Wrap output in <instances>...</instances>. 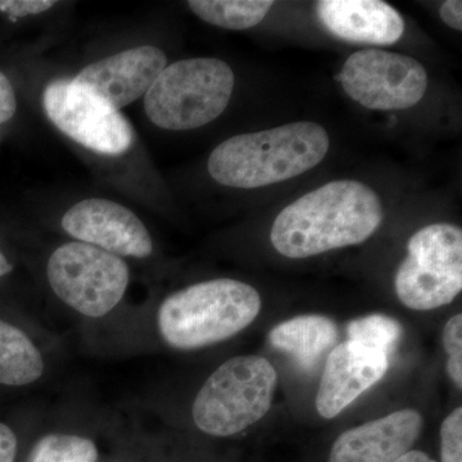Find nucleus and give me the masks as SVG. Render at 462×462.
Returning a JSON list of instances; mask_svg holds the SVG:
<instances>
[{
    "mask_svg": "<svg viewBox=\"0 0 462 462\" xmlns=\"http://www.w3.org/2000/svg\"><path fill=\"white\" fill-rule=\"evenodd\" d=\"M384 220L382 199L357 180H337L285 207L273 221V247L294 260L364 243Z\"/></svg>",
    "mask_w": 462,
    "mask_h": 462,
    "instance_id": "nucleus-1",
    "label": "nucleus"
},
{
    "mask_svg": "<svg viewBox=\"0 0 462 462\" xmlns=\"http://www.w3.org/2000/svg\"><path fill=\"white\" fill-rule=\"evenodd\" d=\"M329 147L321 125L300 121L226 139L209 156L208 172L224 187L256 189L310 171Z\"/></svg>",
    "mask_w": 462,
    "mask_h": 462,
    "instance_id": "nucleus-2",
    "label": "nucleus"
},
{
    "mask_svg": "<svg viewBox=\"0 0 462 462\" xmlns=\"http://www.w3.org/2000/svg\"><path fill=\"white\" fill-rule=\"evenodd\" d=\"M260 293L234 279H215L175 291L158 310V329L172 348L189 351L236 336L260 315Z\"/></svg>",
    "mask_w": 462,
    "mask_h": 462,
    "instance_id": "nucleus-3",
    "label": "nucleus"
},
{
    "mask_svg": "<svg viewBox=\"0 0 462 462\" xmlns=\"http://www.w3.org/2000/svg\"><path fill=\"white\" fill-rule=\"evenodd\" d=\"M234 84L233 69L218 58L178 60L165 67L145 94V114L161 129H199L224 114Z\"/></svg>",
    "mask_w": 462,
    "mask_h": 462,
    "instance_id": "nucleus-4",
    "label": "nucleus"
},
{
    "mask_svg": "<svg viewBox=\"0 0 462 462\" xmlns=\"http://www.w3.org/2000/svg\"><path fill=\"white\" fill-rule=\"evenodd\" d=\"M278 374L261 356H236L218 366L197 394L194 424L212 437H231L272 409Z\"/></svg>",
    "mask_w": 462,
    "mask_h": 462,
    "instance_id": "nucleus-5",
    "label": "nucleus"
},
{
    "mask_svg": "<svg viewBox=\"0 0 462 462\" xmlns=\"http://www.w3.org/2000/svg\"><path fill=\"white\" fill-rule=\"evenodd\" d=\"M398 300L415 311L448 305L462 289V231L454 224L428 225L407 243L394 276Z\"/></svg>",
    "mask_w": 462,
    "mask_h": 462,
    "instance_id": "nucleus-6",
    "label": "nucleus"
},
{
    "mask_svg": "<svg viewBox=\"0 0 462 462\" xmlns=\"http://www.w3.org/2000/svg\"><path fill=\"white\" fill-rule=\"evenodd\" d=\"M56 296L88 318H103L121 302L129 285V266L123 258L83 242L60 245L47 266Z\"/></svg>",
    "mask_w": 462,
    "mask_h": 462,
    "instance_id": "nucleus-7",
    "label": "nucleus"
},
{
    "mask_svg": "<svg viewBox=\"0 0 462 462\" xmlns=\"http://www.w3.org/2000/svg\"><path fill=\"white\" fill-rule=\"evenodd\" d=\"M42 107L60 132L90 151L118 156L133 145V126L125 116L74 79L48 85Z\"/></svg>",
    "mask_w": 462,
    "mask_h": 462,
    "instance_id": "nucleus-8",
    "label": "nucleus"
},
{
    "mask_svg": "<svg viewBox=\"0 0 462 462\" xmlns=\"http://www.w3.org/2000/svg\"><path fill=\"white\" fill-rule=\"evenodd\" d=\"M349 98L374 111H401L418 105L428 89V74L419 60L382 50L351 54L338 75Z\"/></svg>",
    "mask_w": 462,
    "mask_h": 462,
    "instance_id": "nucleus-9",
    "label": "nucleus"
},
{
    "mask_svg": "<svg viewBox=\"0 0 462 462\" xmlns=\"http://www.w3.org/2000/svg\"><path fill=\"white\" fill-rule=\"evenodd\" d=\"M62 227L75 239L118 257L145 258L153 252V242L141 218L114 200L76 203L63 216Z\"/></svg>",
    "mask_w": 462,
    "mask_h": 462,
    "instance_id": "nucleus-10",
    "label": "nucleus"
},
{
    "mask_svg": "<svg viewBox=\"0 0 462 462\" xmlns=\"http://www.w3.org/2000/svg\"><path fill=\"white\" fill-rule=\"evenodd\" d=\"M388 355L373 346L346 340L328 356L320 380L316 409L324 419H334L388 372Z\"/></svg>",
    "mask_w": 462,
    "mask_h": 462,
    "instance_id": "nucleus-11",
    "label": "nucleus"
},
{
    "mask_svg": "<svg viewBox=\"0 0 462 462\" xmlns=\"http://www.w3.org/2000/svg\"><path fill=\"white\" fill-rule=\"evenodd\" d=\"M166 66L160 48L142 45L91 63L74 80L120 109L145 96Z\"/></svg>",
    "mask_w": 462,
    "mask_h": 462,
    "instance_id": "nucleus-12",
    "label": "nucleus"
},
{
    "mask_svg": "<svg viewBox=\"0 0 462 462\" xmlns=\"http://www.w3.org/2000/svg\"><path fill=\"white\" fill-rule=\"evenodd\" d=\"M424 425L420 412L400 410L340 434L329 462H396L411 451Z\"/></svg>",
    "mask_w": 462,
    "mask_h": 462,
    "instance_id": "nucleus-13",
    "label": "nucleus"
},
{
    "mask_svg": "<svg viewBox=\"0 0 462 462\" xmlns=\"http://www.w3.org/2000/svg\"><path fill=\"white\" fill-rule=\"evenodd\" d=\"M316 14L331 35L360 44H396L406 27L396 9L380 0H321Z\"/></svg>",
    "mask_w": 462,
    "mask_h": 462,
    "instance_id": "nucleus-14",
    "label": "nucleus"
},
{
    "mask_svg": "<svg viewBox=\"0 0 462 462\" xmlns=\"http://www.w3.org/2000/svg\"><path fill=\"white\" fill-rule=\"evenodd\" d=\"M275 348L291 355L302 369H314L338 339L336 322L321 315H303L276 325L270 331Z\"/></svg>",
    "mask_w": 462,
    "mask_h": 462,
    "instance_id": "nucleus-15",
    "label": "nucleus"
},
{
    "mask_svg": "<svg viewBox=\"0 0 462 462\" xmlns=\"http://www.w3.org/2000/svg\"><path fill=\"white\" fill-rule=\"evenodd\" d=\"M44 373V360L38 346L14 325L0 320V384L23 387Z\"/></svg>",
    "mask_w": 462,
    "mask_h": 462,
    "instance_id": "nucleus-16",
    "label": "nucleus"
},
{
    "mask_svg": "<svg viewBox=\"0 0 462 462\" xmlns=\"http://www.w3.org/2000/svg\"><path fill=\"white\" fill-rule=\"evenodd\" d=\"M190 11L200 20L227 30L258 25L273 5L272 0H190Z\"/></svg>",
    "mask_w": 462,
    "mask_h": 462,
    "instance_id": "nucleus-17",
    "label": "nucleus"
},
{
    "mask_svg": "<svg viewBox=\"0 0 462 462\" xmlns=\"http://www.w3.org/2000/svg\"><path fill=\"white\" fill-rule=\"evenodd\" d=\"M98 449L89 438L48 434L33 446L27 462H97Z\"/></svg>",
    "mask_w": 462,
    "mask_h": 462,
    "instance_id": "nucleus-18",
    "label": "nucleus"
},
{
    "mask_svg": "<svg viewBox=\"0 0 462 462\" xmlns=\"http://www.w3.org/2000/svg\"><path fill=\"white\" fill-rule=\"evenodd\" d=\"M400 322L384 315H370L356 319L346 327V336L352 342L373 346L388 355L402 337Z\"/></svg>",
    "mask_w": 462,
    "mask_h": 462,
    "instance_id": "nucleus-19",
    "label": "nucleus"
},
{
    "mask_svg": "<svg viewBox=\"0 0 462 462\" xmlns=\"http://www.w3.org/2000/svg\"><path fill=\"white\" fill-rule=\"evenodd\" d=\"M443 346L447 360V372L456 387L462 388V315H455L443 329Z\"/></svg>",
    "mask_w": 462,
    "mask_h": 462,
    "instance_id": "nucleus-20",
    "label": "nucleus"
},
{
    "mask_svg": "<svg viewBox=\"0 0 462 462\" xmlns=\"http://www.w3.org/2000/svg\"><path fill=\"white\" fill-rule=\"evenodd\" d=\"M440 456L442 462H462V409L454 411L443 420L440 427Z\"/></svg>",
    "mask_w": 462,
    "mask_h": 462,
    "instance_id": "nucleus-21",
    "label": "nucleus"
},
{
    "mask_svg": "<svg viewBox=\"0 0 462 462\" xmlns=\"http://www.w3.org/2000/svg\"><path fill=\"white\" fill-rule=\"evenodd\" d=\"M56 5L51 0H0V11L7 14L12 20L42 14Z\"/></svg>",
    "mask_w": 462,
    "mask_h": 462,
    "instance_id": "nucleus-22",
    "label": "nucleus"
},
{
    "mask_svg": "<svg viewBox=\"0 0 462 462\" xmlns=\"http://www.w3.org/2000/svg\"><path fill=\"white\" fill-rule=\"evenodd\" d=\"M17 100L7 76L0 72V125L7 123L16 114Z\"/></svg>",
    "mask_w": 462,
    "mask_h": 462,
    "instance_id": "nucleus-23",
    "label": "nucleus"
},
{
    "mask_svg": "<svg viewBox=\"0 0 462 462\" xmlns=\"http://www.w3.org/2000/svg\"><path fill=\"white\" fill-rule=\"evenodd\" d=\"M17 437L8 425L0 422V462H14L17 455Z\"/></svg>",
    "mask_w": 462,
    "mask_h": 462,
    "instance_id": "nucleus-24",
    "label": "nucleus"
},
{
    "mask_svg": "<svg viewBox=\"0 0 462 462\" xmlns=\"http://www.w3.org/2000/svg\"><path fill=\"white\" fill-rule=\"evenodd\" d=\"M462 3L460 0H447L439 8V16L451 29L462 30Z\"/></svg>",
    "mask_w": 462,
    "mask_h": 462,
    "instance_id": "nucleus-25",
    "label": "nucleus"
},
{
    "mask_svg": "<svg viewBox=\"0 0 462 462\" xmlns=\"http://www.w3.org/2000/svg\"><path fill=\"white\" fill-rule=\"evenodd\" d=\"M396 462H437L434 458H431L430 456L425 454L422 451H416V449H411V451L404 454L402 457L398 458Z\"/></svg>",
    "mask_w": 462,
    "mask_h": 462,
    "instance_id": "nucleus-26",
    "label": "nucleus"
},
{
    "mask_svg": "<svg viewBox=\"0 0 462 462\" xmlns=\"http://www.w3.org/2000/svg\"><path fill=\"white\" fill-rule=\"evenodd\" d=\"M12 269H14V266L9 263L7 258H5V254H3V252L0 251V278L11 273Z\"/></svg>",
    "mask_w": 462,
    "mask_h": 462,
    "instance_id": "nucleus-27",
    "label": "nucleus"
}]
</instances>
